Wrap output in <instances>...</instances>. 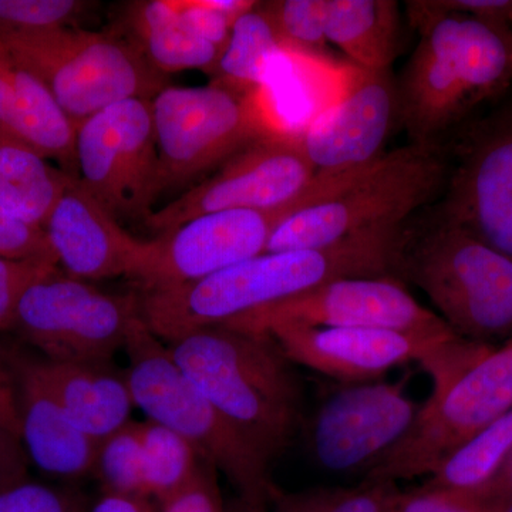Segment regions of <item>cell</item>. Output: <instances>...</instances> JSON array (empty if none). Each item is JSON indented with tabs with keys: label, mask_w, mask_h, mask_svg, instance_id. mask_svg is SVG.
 <instances>
[{
	"label": "cell",
	"mask_w": 512,
	"mask_h": 512,
	"mask_svg": "<svg viewBox=\"0 0 512 512\" xmlns=\"http://www.w3.org/2000/svg\"><path fill=\"white\" fill-rule=\"evenodd\" d=\"M77 178L117 220H144L160 194L151 100L128 99L77 126Z\"/></svg>",
	"instance_id": "12"
},
{
	"label": "cell",
	"mask_w": 512,
	"mask_h": 512,
	"mask_svg": "<svg viewBox=\"0 0 512 512\" xmlns=\"http://www.w3.org/2000/svg\"><path fill=\"white\" fill-rule=\"evenodd\" d=\"M450 170L441 144L410 143L383 153L336 190L288 215L272 232L265 252L393 237L443 194Z\"/></svg>",
	"instance_id": "6"
},
{
	"label": "cell",
	"mask_w": 512,
	"mask_h": 512,
	"mask_svg": "<svg viewBox=\"0 0 512 512\" xmlns=\"http://www.w3.org/2000/svg\"><path fill=\"white\" fill-rule=\"evenodd\" d=\"M296 211H220L192 218L148 241L146 258L131 279L147 293L217 274L264 254L272 232Z\"/></svg>",
	"instance_id": "15"
},
{
	"label": "cell",
	"mask_w": 512,
	"mask_h": 512,
	"mask_svg": "<svg viewBox=\"0 0 512 512\" xmlns=\"http://www.w3.org/2000/svg\"><path fill=\"white\" fill-rule=\"evenodd\" d=\"M57 269L50 262L0 258V330L15 328L19 302L29 286Z\"/></svg>",
	"instance_id": "34"
},
{
	"label": "cell",
	"mask_w": 512,
	"mask_h": 512,
	"mask_svg": "<svg viewBox=\"0 0 512 512\" xmlns=\"http://www.w3.org/2000/svg\"><path fill=\"white\" fill-rule=\"evenodd\" d=\"M242 512H265L264 510H255V508L248 507V505L241 503Z\"/></svg>",
	"instance_id": "43"
},
{
	"label": "cell",
	"mask_w": 512,
	"mask_h": 512,
	"mask_svg": "<svg viewBox=\"0 0 512 512\" xmlns=\"http://www.w3.org/2000/svg\"><path fill=\"white\" fill-rule=\"evenodd\" d=\"M131 30L143 55L161 74L200 69L212 74L221 50L202 39L185 22L177 2H138L128 13Z\"/></svg>",
	"instance_id": "23"
},
{
	"label": "cell",
	"mask_w": 512,
	"mask_h": 512,
	"mask_svg": "<svg viewBox=\"0 0 512 512\" xmlns=\"http://www.w3.org/2000/svg\"><path fill=\"white\" fill-rule=\"evenodd\" d=\"M281 39L284 52L332 60L325 35L326 0L259 2Z\"/></svg>",
	"instance_id": "30"
},
{
	"label": "cell",
	"mask_w": 512,
	"mask_h": 512,
	"mask_svg": "<svg viewBox=\"0 0 512 512\" xmlns=\"http://www.w3.org/2000/svg\"><path fill=\"white\" fill-rule=\"evenodd\" d=\"M478 512H512V501L510 503L495 505V507L485 508V510H476Z\"/></svg>",
	"instance_id": "42"
},
{
	"label": "cell",
	"mask_w": 512,
	"mask_h": 512,
	"mask_svg": "<svg viewBox=\"0 0 512 512\" xmlns=\"http://www.w3.org/2000/svg\"><path fill=\"white\" fill-rule=\"evenodd\" d=\"M148 500L160 507L194 480L204 463L180 434L153 420L138 423Z\"/></svg>",
	"instance_id": "27"
},
{
	"label": "cell",
	"mask_w": 512,
	"mask_h": 512,
	"mask_svg": "<svg viewBox=\"0 0 512 512\" xmlns=\"http://www.w3.org/2000/svg\"><path fill=\"white\" fill-rule=\"evenodd\" d=\"M393 238L264 252L192 284L143 293L138 298L140 316L158 339L173 343L335 279L390 276Z\"/></svg>",
	"instance_id": "1"
},
{
	"label": "cell",
	"mask_w": 512,
	"mask_h": 512,
	"mask_svg": "<svg viewBox=\"0 0 512 512\" xmlns=\"http://www.w3.org/2000/svg\"><path fill=\"white\" fill-rule=\"evenodd\" d=\"M279 325L396 330L430 338L456 335L390 276L335 279L222 323L254 335H266Z\"/></svg>",
	"instance_id": "13"
},
{
	"label": "cell",
	"mask_w": 512,
	"mask_h": 512,
	"mask_svg": "<svg viewBox=\"0 0 512 512\" xmlns=\"http://www.w3.org/2000/svg\"><path fill=\"white\" fill-rule=\"evenodd\" d=\"M325 35L360 69L390 70L399 53V5L394 0H326Z\"/></svg>",
	"instance_id": "22"
},
{
	"label": "cell",
	"mask_w": 512,
	"mask_h": 512,
	"mask_svg": "<svg viewBox=\"0 0 512 512\" xmlns=\"http://www.w3.org/2000/svg\"><path fill=\"white\" fill-rule=\"evenodd\" d=\"M93 474L103 485V494L148 500L138 423L130 421L113 436L101 441L97 447Z\"/></svg>",
	"instance_id": "29"
},
{
	"label": "cell",
	"mask_w": 512,
	"mask_h": 512,
	"mask_svg": "<svg viewBox=\"0 0 512 512\" xmlns=\"http://www.w3.org/2000/svg\"><path fill=\"white\" fill-rule=\"evenodd\" d=\"M436 210L512 259V107L468 134Z\"/></svg>",
	"instance_id": "17"
},
{
	"label": "cell",
	"mask_w": 512,
	"mask_h": 512,
	"mask_svg": "<svg viewBox=\"0 0 512 512\" xmlns=\"http://www.w3.org/2000/svg\"><path fill=\"white\" fill-rule=\"evenodd\" d=\"M87 512H158V505L141 498L123 495L103 494Z\"/></svg>",
	"instance_id": "41"
},
{
	"label": "cell",
	"mask_w": 512,
	"mask_h": 512,
	"mask_svg": "<svg viewBox=\"0 0 512 512\" xmlns=\"http://www.w3.org/2000/svg\"><path fill=\"white\" fill-rule=\"evenodd\" d=\"M138 316V298L107 295L57 269L29 286L13 329L50 362L111 365Z\"/></svg>",
	"instance_id": "11"
},
{
	"label": "cell",
	"mask_w": 512,
	"mask_h": 512,
	"mask_svg": "<svg viewBox=\"0 0 512 512\" xmlns=\"http://www.w3.org/2000/svg\"><path fill=\"white\" fill-rule=\"evenodd\" d=\"M0 258L57 265L45 228L23 220L0 201ZM59 266V265H57Z\"/></svg>",
	"instance_id": "32"
},
{
	"label": "cell",
	"mask_w": 512,
	"mask_h": 512,
	"mask_svg": "<svg viewBox=\"0 0 512 512\" xmlns=\"http://www.w3.org/2000/svg\"><path fill=\"white\" fill-rule=\"evenodd\" d=\"M448 494L454 495L458 500L464 501L476 510H485V508L495 507V505L510 503L512 501V451L493 480L483 488L474 493Z\"/></svg>",
	"instance_id": "38"
},
{
	"label": "cell",
	"mask_w": 512,
	"mask_h": 512,
	"mask_svg": "<svg viewBox=\"0 0 512 512\" xmlns=\"http://www.w3.org/2000/svg\"><path fill=\"white\" fill-rule=\"evenodd\" d=\"M0 42L42 80L76 124L120 101L151 100L164 89V74L140 47L114 33L0 29Z\"/></svg>",
	"instance_id": "8"
},
{
	"label": "cell",
	"mask_w": 512,
	"mask_h": 512,
	"mask_svg": "<svg viewBox=\"0 0 512 512\" xmlns=\"http://www.w3.org/2000/svg\"><path fill=\"white\" fill-rule=\"evenodd\" d=\"M124 350L127 382L136 407L148 420L180 434L221 471L238 491L242 504L266 511L276 493L269 481L271 463L185 376L168 346L147 328L141 316L131 323Z\"/></svg>",
	"instance_id": "7"
},
{
	"label": "cell",
	"mask_w": 512,
	"mask_h": 512,
	"mask_svg": "<svg viewBox=\"0 0 512 512\" xmlns=\"http://www.w3.org/2000/svg\"><path fill=\"white\" fill-rule=\"evenodd\" d=\"M36 370L77 429L101 443L130 423L136 406L126 373L111 365L35 362Z\"/></svg>",
	"instance_id": "21"
},
{
	"label": "cell",
	"mask_w": 512,
	"mask_h": 512,
	"mask_svg": "<svg viewBox=\"0 0 512 512\" xmlns=\"http://www.w3.org/2000/svg\"><path fill=\"white\" fill-rule=\"evenodd\" d=\"M396 121L399 99L390 70L370 72L349 63L339 92L299 140L316 175L336 180L382 156Z\"/></svg>",
	"instance_id": "16"
},
{
	"label": "cell",
	"mask_w": 512,
	"mask_h": 512,
	"mask_svg": "<svg viewBox=\"0 0 512 512\" xmlns=\"http://www.w3.org/2000/svg\"><path fill=\"white\" fill-rule=\"evenodd\" d=\"M512 451V409L457 448L421 490L474 493L493 480Z\"/></svg>",
	"instance_id": "25"
},
{
	"label": "cell",
	"mask_w": 512,
	"mask_h": 512,
	"mask_svg": "<svg viewBox=\"0 0 512 512\" xmlns=\"http://www.w3.org/2000/svg\"><path fill=\"white\" fill-rule=\"evenodd\" d=\"M266 335L293 363L348 383L379 379L393 367L412 362L444 340L396 330L309 328L279 325Z\"/></svg>",
	"instance_id": "19"
},
{
	"label": "cell",
	"mask_w": 512,
	"mask_h": 512,
	"mask_svg": "<svg viewBox=\"0 0 512 512\" xmlns=\"http://www.w3.org/2000/svg\"><path fill=\"white\" fill-rule=\"evenodd\" d=\"M47 239L57 265L80 281L128 276L143 264L148 241L131 237L72 177L45 224Z\"/></svg>",
	"instance_id": "18"
},
{
	"label": "cell",
	"mask_w": 512,
	"mask_h": 512,
	"mask_svg": "<svg viewBox=\"0 0 512 512\" xmlns=\"http://www.w3.org/2000/svg\"><path fill=\"white\" fill-rule=\"evenodd\" d=\"M20 437L30 463L43 473L80 478L93 473L99 443L74 426L35 362L15 367Z\"/></svg>",
	"instance_id": "20"
},
{
	"label": "cell",
	"mask_w": 512,
	"mask_h": 512,
	"mask_svg": "<svg viewBox=\"0 0 512 512\" xmlns=\"http://www.w3.org/2000/svg\"><path fill=\"white\" fill-rule=\"evenodd\" d=\"M181 16L202 39L224 52L235 20L215 9L210 0L177 2Z\"/></svg>",
	"instance_id": "36"
},
{
	"label": "cell",
	"mask_w": 512,
	"mask_h": 512,
	"mask_svg": "<svg viewBox=\"0 0 512 512\" xmlns=\"http://www.w3.org/2000/svg\"><path fill=\"white\" fill-rule=\"evenodd\" d=\"M89 3L77 0H0V29L42 32L69 28Z\"/></svg>",
	"instance_id": "31"
},
{
	"label": "cell",
	"mask_w": 512,
	"mask_h": 512,
	"mask_svg": "<svg viewBox=\"0 0 512 512\" xmlns=\"http://www.w3.org/2000/svg\"><path fill=\"white\" fill-rule=\"evenodd\" d=\"M0 423L20 436L18 386L15 372L0 362ZM22 439V437H20Z\"/></svg>",
	"instance_id": "40"
},
{
	"label": "cell",
	"mask_w": 512,
	"mask_h": 512,
	"mask_svg": "<svg viewBox=\"0 0 512 512\" xmlns=\"http://www.w3.org/2000/svg\"><path fill=\"white\" fill-rule=\"evenodd\" d=\"M158 512H225L215 468L204 461L194 480L181 493L161 504Z\"/></svg>",
	"instance_id": "35"
},
{
	"label": "cell",
	"mask_w": 512,
	"mask_h": 512,
	"mask_svg": "<svg viewBox=\"0 0 512 512\" xmlns=\"http://www.w3.org/2000/svg\"><path fill=\"white\" fill-rule=\"evenodd\" d=\"M420 42L397 82L399 121L414 144H440L451 128L512 83V28L427 0L407 2Z\"/></svg>",
	"instance_id": "2"
},
{
	"label": "cell",
	"mask_w": 512,
	"mask_h": 512,
	"mask_svg": "<svg viewBox=\"0 0 512 512\" xmlns=\"http://www.w3.org/2000/svg\"><path fill=\"white\" fill-rule=\"evenodd\" d=\"M433 382L412 427L363 477L394 483L431 476L457 448L512 409V340L503 345L461 336L420 357Z\"/></svg>",
	"instance_id": "3"
},
{
	"label": "cell",
	"mask_w": 512,
	"mask_h": 512,
	"mask_svg": "<svg viewBox=\"0 0 512 512\" xmlns=\"http://www.w3.org/2000/svg\"><path fill=\"white\" fill-rule=\"evenodd\" d=\"M400 490L394 483L363 480L356 487H319L295 494L276 490L274 512H393Z\"/></svg>",
	"instance_id": "28"
},
{
	"label": "cell",
	"mask_w": 512,
	"mask_h": 512,
	"mask_svg": "<svg viewBox=\"0 0 512 512\" xmlns=\"http://www.w3.org/2000/svg\"><path fill=\"white\" fill-rule=\"evenodd\" d=\"M46 160L35 148L0 130V201L43 228L73 177Z\"/></svg>",
	"instance_id": "24"
},
{
	"label": "cell",
	"mask_w": 512,
	"mask_h": 512,
	"mask_svg": "<svg viewBox=\"0 0 512 512\" xmlns=\"http://www.w3.org/2000/svg\"><path fill=\"white\" fill-rule=\"evenodd\" d=\"M421 211L394 235L390 276L426 293L461 338L490 345L512 340L510 256L451 224L436 207Z\"/></svg>",
	"instance_id": "4"
},
{
	"label": "cell",
	"mask_w": 512,
	"mask_h": 512,
	"mask_svg": "<svg viewBox=\"0 0 512 512\" xmlns=\"http://www.w3.org/2000/svg\"><path fill=\"white\" fill-rule=\"evenodd\" d=\"M343 180L316 177L299 136L272 134L249 144L212 177L153 212L146 224L165 234L211 212L299 211L336 190Z\"/></svg>",
	"instance_id": "10"
},
{
	"label": "cell",
	"mask_w": 512,
	"mask_h": 512,
	"mask_svg": "<svg viewBox=\"0 0 512 512\" xmlns=\"http://www.w3.org/2000/svg\"><path fill=\"white\" fill-rule=\"evenodd\" d=\"M393 512H478L451 494L440 491H400Z\"/></svg>",
	"instance_id": "39"
},
{
	"label": "cell",
	"mask_w": 512,
	"mask_h": 512,
	"mask_svg": "<svg viewBox=\"0 0 512 512\" xmlns=\"http://www.w3.org/2000/svg\"><path fill=\"white\" fill-rule=\"evenodd\" d=\"M174 362L271 463L303 417L295 365L269 335L215 325L168 345Z\"/></svg>",
	"instance_id": "5"
},
{
	"label": "cell",
	"mask_w": 512,
	"mask_h": 512,
	"mask_svg": "<svg viewBox=\"0 0 512 512\" xmlns=\"http://www.w3.org/2000/svg\"><path fill=\"white\" fill-rule=\"evenodd\" d=\"M89 507L79 493L32 481L0 493V512H87Z\"/></svg>",
	"instance_id": "33"
},
{
	"label": "cell",
	"mask_w": 512,
	"mask_h": 512,
	"mask_svg": "<svg viewBox=\"0 0 512 512\" xmlns=\"http://www.w3.org/2000/svg\"><path fill=\"white\" fill-rule=\"evenodd\" d=\"M29 463L19 434L0 423V493L29 481Z\"/></svg>",
	"instance_id": "37"
},
{
	"label": "cell",
	"mask_w": 512,
	"mask_h": 512,
	"mask_svg": "<svg viewBox=\"0 0 512 512\" xmlns=\"http://www.w3.org/2000/svg\"><path fill=\"white\" fill-rule=\"evenodd\" d=\"M419 409L403 382L346 384L313 414L312 456L329 473L365 477L406 436Z\"/></svg>",
	"instance_id": "14"
},
{
	"label": "cell",
	"mask_w": 512,
	"mask_h": 512,
	"mask_svg": "<svg viewBox=\"0 0 512 512\" xmlns=\"http://www.w3.org/2000/svg\"><path fill=\"white\" fill-rule=\"evenodd\" d=\"M282 52L281 39L258 2L232 26L231 36L212 76L232 86L261 89L265 86L269 66Z\"/></svg>",
	"instance_id": "26"
},
{
	"label": "cell",
	"mask_w": 512,
	"mask_h": 512,
	"mask_svg": "<svg viewBox=\"0 0 512 512\" xmlns=\"http://www.w3.org/2000/svg\"><path fill=\"white\" fill-rule=\"evenodd\" d=\"M160 192L188 183L249 144L286 134L265 87L244 89L212 80L208 86L164 87L151 99Z\"/></svg>",
	"instance_id": "9"
}]
</instances>
